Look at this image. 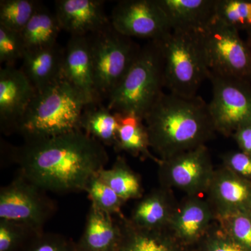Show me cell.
I'll use <instances>...</instances> for the list:
<instances>
[{"label": "cell", "instance_id": "obj_1", "mask_svg": "<svg viewBox=\"0 0 251 251\" xmlns=\"http://www.w3.org/2000/svg\"><path fill=\"white\" fill-rule=\"evenodd\" d=\"M7 159L19 166L20 174L46 191H85L109 161L104 145L82 130L49 138L8 145Z\"/></svg>", "mask_w": 251, "mask_h": 251}, {"label": "cell", "instance_id": "obj_2", "mask_svg": "<svg viewBox=\"0 0 251 251\" xmlns=\"http://www.w3.org/2000/svg\"><path fill=\"white\" fill-rule=\"evenodd\" d=\"M144 122L150 148L161 161L203 146L216 131L209 104L198 95L163 93Z\"/></svg>", "mask_w": 251, "mask_h": 251}, {"label": "cell", "instance_id": "obj_3", "mask_svg": "<svg viewBox=\"0 0 251 251\" xmlns=\"http://www.w3.org/2000/svg\"><path fill=\"white\" fill-rule=\"evenodd\" d=\"M87 103L63 78L36 92L18 124L16 132L25 140L39 139L80 130Z\"/></svg>", "mask_w": 251, "mask_h": 251}, {"label": "cell", "instance_id": "obj_4", "mask_svg": "<svg viewBox=\"0 0 251 251\" xmlns=\"http://www.w3.org/2000/svg\"><path fill=\"white\" fill-rule=\"evenodd\" d=\"M164 72L159 41L141 47L130 70L110 94L107 107L112 112L145 119L164 93Z\"/></svg>", "mask_w": 251, "mask_h": 251}, {"label": "cell", "instance_id": "obj_5", "mask_svg": "<svg viewBox=\"0 0 251 251\" xmlns=\"http://www.w3.org/2000/svg\"><path fill=\"white\" fill-rule=\"evenodd\" d=\"M201 34L172 30L158 40L163 56L165 87L170 93L196 97L202 82L208 79L209 69Z\"/></svg>", "mask_w": 251, "mask_h": 251}, {"label": "cell", "instance_id": "obj_6", "mask_svg": "<svg viewBox=\"0 0 251 251\" xmlns=\"http://www.w3.org/2000/svg\"><path fill=\"white\" fill-rule=\"evenodd\" d=\"M87 37L96 89L102 100H108L130 70L141 46L117 31L111 23Z\"/></svg>", "mask_w": 251, "mask_h": 251}, {"label": "cell", "instance_id": "obj_7", "mask_svg": "<svg viewBox=\"0 0 251 251\" xmlns=\"http://www.w3.org/2000/svg\"><path fill=\"white\" fill-rule=\"evenodd\" d=\"M201 35L209 72L251 83V47L239 31L215 17Z\"/></svg>", "mask_w": 251, "mask_h": 251}, {"label": "cell", "instance_id": "obj_8", "mask_svg": "<svg viewBox=\"0 0 251 251\" xmlns=\"http://www.w3.org/2000/svg\"><path fill=\"white\" fill-rule=\"evenodd\" d=\"M56 211V203L46 191L20 173L0 190V219L27 225L44 232V226Z\"/></svg>", "mask_w": 251, "mask_h": 251}, {"label": "cell", "instance_id": "obj_9", "mask_svg": "<svg viewBox=\"0 0 251 251\" xmlns=\"http://www.w3.org/2000/svg\"><path fill=\"white\" fill-rule=\"evenodd\" d=\"M213 97L209 104L216 131L230 136L251 125V83L209 72Z\"/></svg>", "mask_w": 251, "mask_h": 251}, {"label": "cell", "instance_id": "obj_10", "mask_svg": "<svg viewBox=\"0 0 251 251\" xmlns=\"http://www.w3.org/2000/svg\"><path fill=\"white\" fill-rule=\"evenodd\" d=\"M214 172L205 145L159 163V179L164 188H177L188 196H200L206 192Z\"/></svg>", "mask_w": 251, "mask_h": 251}, {"label": "cell", "instance_id": "obj_11", "mask_svg": "<svg viewBox=\"0 0 251 251\" xmlns=\"http://www.w3.org/2000/svg\"><path fill=\"white\" fill-rule=\"evenodd\" d=\"M113 27L128 37L161 40L171 31L166 15L156 0H123L112 11Z\"/></svg>", "mask_w": 251, "mask_h": 251}, {"label": "cell", "instance_id": "obj_12", "mask_svg": "<svg viewBox=\"0 0 251 251\" xmlns=\"http://www.w3.org/2000/svg\"><path fill=\"white\" fill-rule=\"evenodd\" d=\"M21 69L5 66L0 70V128L5 134L16 132L18 124L36 95Z\"/></svg>", "mask_w": 251, "mask_h": 251}, {"label": "cell", "instance_id": "obj_13", "mask_svg": "<svg viewBox=\"0 0 251 251\" xmlns=\"http://www.w3.org/2000/svg\"><path fill=\"white\" fill-rule=\"evenodd\" d=\"M62 78L82 96L87 105L102 103L94 80L87 36H71L64 48Z\"/></svg>", "mask_w": 251, "mask_h": 251}, {"label": "cell", "instance_id": "obj_14", "mask_svg": "<svg viewBox=\"0 0 251 251\" xmlns=\"http://www.w3.org/2000/svg\"><path fill=\"white\" fill-rule=\"evenodd\" d=\"M214 216L209 201L200 196H189L175 207L167 230L188 249L198 245L209 232Z\"/></svg>", "mask_w": 251, "mask_h": 251}, {"label": "cell", "instance_id": "obj_15", "mask_svg": "<svg viewBox=\"0 0 251 251\" xmlns=\"http://www.w3.org/2000/svg\"><path fill=\"white\" fill-rule=\"evenodd\" d=\"M206 193L216 216L251 211V181L226 168L214 172Z\"/></svg>", "mask_w": 251, "mask_h": 251}, {"label": "cell", "instance_id": "obj_16", "mask_svg": "<svg viewBox=\"0 0 251 251\" xmlns=\"http://www.w3.org/2000/svg\"><path fill=\"white\" fill-rule=\"evenodd\" d=\"M101 0H57L55 14L62 30L71 36H87L110 23Z\"/></svg>", "mask_w": 251, "mask_h": 251}, {"label": "cell", "instance_id": "obj_17", "mask_svg": "<svg viewBox=\"0 0 251 251\" xmlns=\"http://www.w3.org/2000/svg\"><path fill=\"white\" fill-rule=\"evenodd\" d=\"M217 0H156L171 30L201 34L215 18Z\"/></svg>", "mask_w": 251, "mask_h": 251}, {"label": "cell", "instance_id": "obj_18", "mask_svg": "<svg viewBox=\"0 0 251 251\" xmlns=\"http://www.w3.org/2000/svg\"><path fill=\"white\" fill-rule=\"evenodd\" d=\"M122 239L120 221L91 204L77 251H118Z\"/></svg>", "mask_w": 251, "mask_h": 251}, {"label": "cell", "instance_id": "obj_19", "mask_svg": "<svg viewBox=\"0 0 251 251\" xmlns=\"http://www.w3.org/2000/svg\"><path fill=\"white\" fill-rule=\"evenodd\" d=\"M64 48L58 44L46 49L26 50L21 68L36 92L62 78Z\"/></svg>", "mask_w": 251, "mask_h": 251}, {"label": "cell", "instance_id": "obj_20", "mask_svg": "<svg viewBox=\"0 0 251 251\" xmlns=\"http://www.w3.org/2000/svg\"><path fill=\"white\" fill-rule=\"evenodd\" d=\"M121 245L118 251H189L167 229L140 228L121 216Z\"/></svg>", "mask_w": 251, "mask_h": 251}, {"label": "cell", "instance_id": "obj_21", "mask_svg": "<svg viewBox=\"0 0 251 251\" xmlns=\"http://www.w3.org/2000/svg\"><path fill=\"white\" fill-rule=\"evenodd\" d=\"M175 207L166 188L154 190L137 203L130 221L140 228L167 229Z\"/></svg>", "mask_w": 251, "mask_h": 251}, {"label": "cell", "instance_id": "obj_22", "mask_svg": "<svg viewBox=\"0 0 251 251\" xmlns=\"http://www.w3.org/2000/svg\"><path fill=\"white\" fill-rule=\"evenodd\" d=\"M115 113L119 124L115 150L132 156L150 158L159 163L161 160L150 152L148 130L143 119L130 114Z\"/></svg>", "mask_w": 251, "mask_h": 251}, {"label": "cell", "instance_id": "obj_23", "mask_svg": "<svg viewBox=\"0 0 251 251\" xmlns=\"http://www.w3.org/2000/svg\"><path fill=\"white\" fill-rule=\"evenodd\" d=\"M61 31L55 14L39 3L34 16L20 34L26 50H34L55 45Z\"/></svg>", "mask_w": 251, "mask_h": 251}, {"label": "cell", "instance_id": "obj_24", "mask_svg": "<svg viewBox=\"0 0 251 251\" xmlns=\"http://www.w3.org/2000/svg\"><path fill=\"white\" fill-rule=\"evenodd\" d=\"M80 126V130L102 145L115 146L119 126L117 115L102 103L86 105Z\"/></svg>", "mask_w": 251, "mask_h": 251}, {"label": "cell", "instance_id": "obj_25", "mask_svg": "<svg viewBox=\"0 0 251 251\" xmlns=\"http://www.w3.org/2000/svg\"><path fill=\"white\" fill-rule=\"evenodd\" d=\"M99 176L125 202L130 199H139L143 196L139 176L132 171L122 157H117L113 166L108 169L104 168L99 173Z\"/></svg>", "mask_w": 251, "mask_h": 251}, {"label": "cell", "instance_id": "obj_26", "mask_svg": "<svg viewBox=\"0 0 251 251\" xmlns=\"http://www.w3.org/2000/svg\"><path fill=\"white\" fill-rule=\"evenodd\" d=\"M39 4V1L34 0H1L0 25L21 32L34 16Z\"/></svg>", "mask_w": 251, "mask_h": 251}, {"label": "cell", "instance_id": "obj_27", "mask_svg": "<svg viewBox=\"0 0 251 251\" xmlns=\"http://www.w3.org/2000/svg\"><path fill=\"white\" fill-rule=\"evenodd\" d=\"M215 17L238 31L251 27V0H217Z\"/></svg>", "mask_w": 251, "mask_h": 251}, {"label": "cell", "instance_id": "obj_28", "mask_svg": "<svg viewBox=\"0 0 251 251\" xmlns=\"http://www.w3.org/2000/svg\"><path fill=\"white\" fill-rule=\"evenodd\" d=\"M92 205L106 214L122 216V207L126 202L111 188L104 183L99 174L90 180L85 188Z\"/></svg>", "mask_w": 251, "mask_h": 251}, {"label": "cell", "instance_id": "obj_29", "mask_svg": "<svg viewBox=\"0 0 251 251\" xmlns=\"http://www.w3.org/2000/svg\"><path fill=\"white\" fill-rule=\"evenodd\" d=\"M41 232L27 225L0 219V251H23Z\"/></svg>", "mask_w": 251, "mask_h": 251}, {"label": "cell", "instance_id": "obj_30", "mask_svg": "<svg viewBox=\"0 0 251 251\" xmlns=\"http://www.w3.org/2000/svg\"><path fill=\"white\" fill-rule=\"evenodd\" d=\"M218 218L224 232L251 251V211H239Z\"/></svg>", "mask_w": 251, "mask_h": 251}, {"label": "cell", "instance_id": "obj_31", "mask_svg": "<svg viewBox=\"0 0 251 251\" xmlns=\"http://www.w3.org/2000/svg\"><path fill=\"white\" fill-rule=\"evenodd\" d=\"M25 51L20 33L0 25V62L14 67L18 60H23Z\"/></svg>", "mask_w": 251, "mask_h": 251}, {"label": "cell", "instance_id": "obj_32", "mask_svg": "<svg viewBox=\"0 0 251 251\" xmlns=\"http://www.w3.org/2000/svg\"><path fill=\"white\" fill-rule=\"evenodd\" d=\"M23 251H77L72 239L62 234L43 232L33 238Z\"/></svg>", "mask_w": 251, "mask_h": 251}, {"label": "cell", "instance_id": "obj_33", "mask_svg": "<svg viewBox=\"0 0 251 251\" xmlns=\"http://www.w3.org/2000/svg\"><path fill=\"white\" fill-rule=\"evenodd\" d=\"M197 251H249L220 228L209 230L198 244Z\"/></svg>", "mask_w": 251, "mask_h": 251}, {"label": "cell", "instance_id": "obj_34", "mask_svg": "<svg viewBox=\"0 0 251 251\" xmlns=\"http://www.w3.org/2000/svg\"><path fill=\"white\" fill-rule=\"evenodd\" d=\"M224 168L251 181V155L242 151H230L223 156Z\"/></svg>", "mask_w": 251, "mask_h": 251}, {"label": "cell", "instance_id": "obj_35", "mask_svg": "<svg viewBox=\"0 0 251 251\" xmlns=\"http://www.w3.org/2000/svg\"><path fill=\"white\" fill-rule=\"evenodd\" d=\"M232 135L241 151L251 155V125L243 126Z\"/></svg>", "mask_w": 251, "mask_h": 251}, {"label": "cell", "instance_id": "obj_36", "mask_svg": "<svg viewBox=\"0 0 251 251\" xmlns=\"http://www.w3.org/2000/svg\"><path fill=\"white\" fill-rule=\"evenodd\" d=\"M247 31V35H248V44L251 46V27L248 29Z\"/></svg>", "mask_w": 251, "mask_h": 251}]
</instances>
